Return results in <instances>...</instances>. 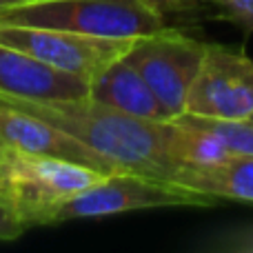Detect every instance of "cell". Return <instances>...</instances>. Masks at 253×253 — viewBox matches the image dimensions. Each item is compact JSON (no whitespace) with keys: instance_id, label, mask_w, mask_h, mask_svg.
I'll list each match as a JSON object with an SVG mask.
<instances>
[{"instance_id":"3957f363","label":"cell","mask_w":253,"mask_h":253,"mask_svg":"<svg viewBox=\"0 0 253 253\" xmlns=\"http://www.w3.org/2000/svg\"><path fill=\"white\" fill-rule=\"evenodd\" d=\"M0 25L133 40L158 34L167 22L147 0H29L0 9Z\"/></svg>"},{"instance_id":"52a82bcc","label":"cell","mask_w":253,"mask_h":253,"mask_svg":"<svg viewBox=\"0 0 253 253\" xmlns=\"http://www.w3.org/2000/svg\"><path fill=\"white\" fill-rule=\"evenodd\" d=\"M187 111L209 118H249L253 114V60L245 49L207 42Z\"/></svg>"},{"instance_id":"ba28073f","label":"cell","mask_w":253,"mask_h":253,"mask_svg":"<svg viewBox=\"0 0 253 253\" xmlns=\"http://www.w3.org/2000/svg\"><path fill=\"white\" fill-rule=\"evenodd\" d=\"M0 142L4 147L18 149L25 153H38V156H51L78 162V165L91 167L105 175L125 173V171L116 169L100 153H96L87 144L76 140L74 135L65 133L62 129L29 114V111L16 109V107L4 105V102H0Z\"/></svg>"},{"instance_id":"e0dca14e","label":"cell","mask_w":253,"mask_h":253,"mask_svg":"<svg viewBox=\"0 0 253 253\" xmlns=\"http://www.w3.org/2000/svg\"><path fill=\"white\" fill-rule=\"evenodd\" d=\"M22 2H29V0H0V9L11 7V4H22Z\"/></svg>"},{"instance_id":"6da1fadb","label":"cell","mask_w":253,"mask_h":253,"mask_svg":"<svg viewBox=\"0 0 253 253\" xmlns=\"http://www.w3.org/2000/svg\"><path fill=\"white\" fill-rule=\"evenodd\" d=\"M0 102L51 123L107 158L116 169L125 173H140L171 182L173 173L180 169L169 153V120L153 123L133 118L100 105L89 96L78 100L51 102L0 98Z\"/></svg>"},{"instance_id":"8fae6325","label":"cell","mask_w":253,"mask_h":253,"mask_svg":"<svg viewBox=\"0 0 253 253\" xmlns=\"http://www.w3.org/2000/svg\"><path fill=\"white\" fill-rule=\"evenodd\" d=\"M171 182L215 200L253 202V156H231L211 167H180Z\"/></svg>"},{"instance_id":"7c38bea8","label":"cell","mask_w":253,"mask_h":253,"mask_svg":"<svg viewBox=\"0 0 253 253\" xmlns=\"http://www.w3.org/2000/svg\"><path fill=\"white\" fill-rule=\"evenodd\" d=\"M169 153L180 167H211L233 156L215 133L169 120Z\"/></svg>"},{"instance_id":"ac0fdd59","label":"cell","mask_w":253,"mask_h":253,"mask_svg":"<svg viewBox=\"0 0 253 253\" xmlns=\"http://www.w3.org/2000/svg\"><path fill=\"white\" fill-rule=\"evenodd\" d=\"M2 149H4V144H2V142H0V153H2Z\"/></svg>"},{"instance_id":"9a60e30c","label":"cell","mask_w":253,"mask_h":253,"mask_svg":"<svg viewBox=\"0 0 253 253\" xmlns=\"http://www.w3.org/2000/svg\"><path fill=\"white\" fill-rule=\"evenodd\" d=\"M27 227L13 215V211L0 200V240H18Z\"/></svg>"},{"instance_id":"4fadbf2b","label":"cell","mask_w":253,"mask_h":253,"mask_svg":"<svg viewBox=\"0 0 253 253\" xmlns=\"http://www.w3.org/2000/svg\"><path fill=\"white\" fill-rule=\"evenodd\" d=\"M175 123L200 126L211 133H215L233 156H253V123L249 118H209L184 111L175 118Z\"/></svg>"},{"instance_id":"2e32d148","label":"cell","mask_w":253,"mask_h":253,"mask_svg":"<svg viewBox=\"0 0 253 253\" xmlns=\"http://www.w3.org/2000/svg\"><path fill=\"white\" fill-rule=\"evenodd\" d=\"M147 2L165 16V13H178L184 9L198 7V4H202V0H147Z\"/></svg>"},{"instance_id":"d6986e66","label":"cell","mask_w":253,"mask_h":253,"mask_svg":"<svg viewBox=\"0 0 253 253\" xmlns=\"http://www.w3.org/2000/svg\"><path fill=\"white\" fill-rule=\"evenodd\" d=\"M249 120H251V123H253V114H251V116H249Z\"/></svg>"},{"instance_id":"8992f818","label":"cell","mask_w":253,"mask_h":253,"mask_svg":"<svg viewBox=\"0 0 253 253\" xmlns=\"http://www.w3.org/2000/svg\"><path fill=\"white\" fill-rule=\"evenodd\" d=\"M135 40L138 38H98L62 29L0 25L2 44L20 49L44 65L65 74H74L87 83H91L109 65L126 56Z\"/></svg>"},{"instance_id":"7a4b0ae2","label":"cell","mask_w":253,"mask_h":253,"mask_svg":"<svg viewBox=\"0 0 253 253\" xmlns=\"http://www.w3.org/2000/svg\"><path fill=\"white\" fill-rule=\"evenodd\" d=\"M105 178L91 167L4 147L0 153V200L29 227L51 224L56 209Z\"/></svg>"},{"instance_id":"9c48e42d","label":"cell","mask_w":253,"mask_h":253,"mask_svg":"<svg viewBox=\"0 0 253 253\" xmlns=\"http://www.w3.org/2000/svg\"><path fill=\"white\" fill-rule=\"evenodd\" d=\"M87 96V80L53 69L38 58L0 42V98L51 102L78 100Z\"/></svg>"},{"instance_id":"277c9868","label":"cell","mask_w":253,"mask_h":253,"mask_svg":"<svg viewBox=\"0 0 253 253\" xmlns=\"http://www.w3.org/2000/svg\"><path fill=\"white\" fill-rule=\"evenodd\" d=\"M215 198L167 180L147 178L140 173H111L84 191L62 202L51 224L83 218H107L126 211L158 209V207H213Z\"/></svg>"},{"instance_id":"5b68a950","label":"cell","mask_w":253,"mask_h":253,"mask_svg":"<svg viewBox=\"0 0 253 253\" xmlns=\"http://www.w3.org/2000/svg\"><path fill=\"white\" fill-rule=\"evenodd\" d=\"M205 51L207 42L165 27L158 34L138 38L125 58L147 80L167 120H175L187 111L189 91L200 71Z\"/></svg>"},{"instance_id":"5bb4252c","label":"cell","mask_w":253,"mask_h":253,"mask_svg":"<svg viewBox=\"0 0 253 253\" xmlns=\"http://www.w3.org/2000/svg\"><path fill=\"white\" fill-rule=\"evenodd\" d=\"M202 4L213 9L215 18L240 27L242 34H253V0H202Z\"/></svg>"},{"instance_id":"30bf717a","label":"cell","mask_w":253,"mask_h":253,"mask_svg":"<svg viewBox=\"0 0 253 253\" xmlns=\"http://www.w3.org/2000/svg\"><path fill=\"white\" fill-rule=\"evenodd\" d=\"M89 98L133 118L167 123V114L160 100L125 56L89 83Z\"/></svg>"}]
</instances>
